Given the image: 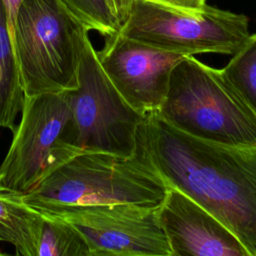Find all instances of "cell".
<instances>
[{"mask_svg": "<svg viewBox=\"0 0 256 256\" xmlns=\"http://www.w3.org/2000/svg\"><path fill=\"white\" fill-rule=\"evenodd\" d=\"M137 141L169 187L200 204L256 256V146L191 136L157 111L143 116Z\"/></svg>", "mask_w": 256, "mask_h": 256, "instance_id": "cell-1", "label": "cell"}, {"mask_svg": "<svg viewBox=\"0 0 256 256\" xmlns=\"http://www.w3.org/2000/svg\"><path fill=\"white\" fill-rule=\"evenodd\" d=\"M191 136L236 146H256V111L223 69L184 56L173 68L165 99L157 111Z\"/></svg>", "mask_w": 256, "mask_h": 256, "instance_id": "cell-2", "label": "cell"}, {"mask_svg": "<svg viewBox=\"0 0 256 256\" xmlns=\"http://www.w3.org/2000/svg\"><path fill=\"white\" fill-rule=\"evenodd\" d=\"M168 189L137 141L134 154L128 157L79 153L22 196L29 205L132 203L159 207Z\"/></svg>", "mask_w": 256, "mask_h": 256, "instance_id": "cell-3", "label": "cell"}, {"mask_svg": "<svg viewBox=\"0 0 256 256\" xmlns=\"http://www.w3.org/2000/svg\"><path fill=\"white\" fill-rule=\"evenodd\" d=\"M88 32L59 0H23L11 38L24 96L75 90Z\"/></svg>", "mask_w": 256, "mask_h": 256, "instance_id": "cell-4", "label": "cell"}, {"mask_svg": "<svg viewBox=\"0 0 256 256\" xmlns=\"http://www.w3.org/2000/svg\"><path fill=\"white\" fill-rule=\"evenodd\" d=\"M124 36L145 44L196 55H233L250 36L249 18L206 3L198 9L176 8L147 0H130L119 29Z\"/></svg>", "mask_w": 256, "mask_h": 256, "instance_id": "cell-5", "label": "cell"}, {"mask_svg": "<svg viewBox=\"0 0 256 256\" xmlns=\"http://www.w3.org/2000/svg\"><path fill=\"white\" fill-rule=\"evenodd\" d=\"M71 91L25 96L20 122L0 165L1 190L26 194L79 154L68 139Z\"/></svg>", "mask_w": 256, "mask_h": 256, "instance_id": "cell-6", "label": "cell"}, {"mask_svg": "<svg viewBox=\"0 0 256 256\" xmlns=\"http://www.w3.org/2000/svg\"><path fill=\"white\" fill-rule=\"evenodd\" d=\"M69 144L82 152L134 154L143 115L120 95L104 72L89 35L78 70V86L71 91Z\"/></svg>", "mask_w": 256, "mask_h": 256, "instance_id": "cell-7", "label": "cell"}, {"mask_svg": "<svg viewBox=\"0 0 256 256\" xmlns=\"http://www.w3.org/2000/svg\"><path fill=\"white\" fill-rule=\"evenodd\" d=\"M30 206L75 227L91 256H172L158 207L132 203Z\"/></svg>", "mask_w": 256, "mask_h": 256, "instance_id": "cell-8", "label": "cell"}, {"mask_svg": "<svg viewBox=\"0 0 256 256\" xmlns=\"http://www.w3.org/2000/svg\"><path fill=\"white\" fill-rule=\"evenodd\" d=\"M97 56L123 99L144 116L160 109L172 70L186 55L145 44L118 31L105 36Z\"/></svg>", "mask_w": 256, "mask_h": 256, "instance_id": "cell-9", "label": "cell"}, {"mask_svg": "<svg viewBox=\"0 0 256 256\" xmlns=\"http://www.w3.org/2000/svg\"><path fill=\"white\" fill-rule=\"evenodd\" d=\"M158 218L172 256H249L225 225L177 188L169 187Z\"/></svg>", "mask_w": 256, "mask_h": 256, "instance_id": "cell-10", "label": "cell"}, {"mask_svg": "<svg viewBox=\"0 0 256 256\" xmlns=\"http://www.w3.org/2000/svg\"><path fill=\"white\" fill-rule=\"evenodd\" d=\"M42 219V213L27 204L22 194L0 189V242L13 245L19 255L38 256Z\"/></svg>", "mask_w": 256, "mask_h": 256, "instance_id": "cell-11", "label": "cell"}, {"mask_svg": "<svg viewBox=\"0 0 256 256\" xmlns=\"http://www.w3.org/2000/svg\"><path fill=\"white\" fill-rule=\"evenodd\" d=\"M24 98L8 17L0 0V127L15 131Z\"/></svg>", "mask_w": 256, "mask_h": 256, "instance_id": "cell-12", "label": "cell"}, {"mask_svg": "<svg viewBox=\"0 0 256 256\" xmlns=\"http://www.w3.org/2000/svg\"><path fill=\"white\" fill-rule=\"evenodd\" d=\"M41 213L38 256H91L85 239L75 227L57 216Z\"/></svg>", "mask_w": 256, "mask_h": 256, "instance_id": "cell-13", "label": "cell"}, {"mask_svg": "<svg viewBox=\"0 0 256 256\" xmlns=\"http://www.w3.org/2000/svg\"><path fill=\"white\" fill-rule=\"evenodd\" d=\"M223 71L233 86L256 111V34L232 55Z\"/></svg>", "mask_w": 256, "mask_h": 256, "instance_id": "cell-14", "label": "cell"}, {"mask_svg": "<svg viewBox=\"0 0 256 256\" xmlns=\"http://www.w3.org/2000/svg\"><path fill=\"white\" fill-rule=\"evenodd\" d=\"M87 30L105 36L119 31L121 24L110 0H59Z\"/></svg>", "mask_w": 256, "mask_h": 256, "instance_id": "cell-15", "label": "cell"}, {"mask_svg": "<svg viewBox=\"0 0 256 256\" xmlns=\"http://www.w3.org/2000/svg\"><path fill=\"white\" fill-rule=\"evenodd\" d=\"M158 4H163L176 8H185V9H198L201 8L205 3L199 0H147Z\"/></svg>", "mask_w": 256, "mask_h": 256, "instance_id": "cell-16", "label": "cell"}, {"mask_svg": "<svg viewBox=\"0 0 256 256\" xmlns=\"http://www.w3.org/2000/svg\"><path fill=\"white\" fill-rule=\"evenodd\" d=\"M23 0H3L7 17H8V23H9V29H10V34L12 35V31L14 28V23L15 19L18 13V10L20 8V5ZM12 39V38H11Z\"/></svg>", "mask_w": 256, "mask_h": 256, "instance_id": "cell-17", "label": "cell"}, {"mask_svg": "<svg viewBox=\"0 0 256 256\" xmlns=\"http://www.w3.org/2000/svg\"><path fill=\"white\" fill-rule=\"evenodd\" d=\"M129 1L130 0H110L112 8L120 22V24L122 25L126 14H127V10H128V5H129Z\"/></svg>", "mask_w": 256, "mask_h": 256, "instance_id": "cell-18", "label": "cell"}, {"mask_svg": "<svg viewBox=\"0 0 256 256\" xmlns=\"http://www.w3.org/2000/svg\"><path fill=\"white\" fill-rule=\"evenodd\" d=\"M199 1H201V2H203V3H206V0H199Z\"/></svg>", "mask_w": 256, "mask_h": 256, "instance_id": "cell-19", "label": "cell"}, {"mask_svg": "<svg viewBox=\"0 0 256 256\" xmlns=\"http://www.w3.org/2000/svg\"><path fill=\"white\" fill-rule=\"evenodd\" d=\"M0 255H1V254H0Z\"/></svg>", "mask_w": 256, "mask_h": 256, "instance_id": "cell-20", "label": "cell"}]
</instances>
